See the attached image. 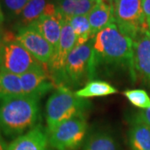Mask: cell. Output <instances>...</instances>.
Listing matches in <instances>:
<instances>
[{"mask_svg": "<svg viewBox=\"0 0 150 150\" xmlns=\"http://www.w3.org/2000/svg\"><path fill=\"white\" fill-rule=\"evenodd\" d=\"M95 75L128 72L136 79L134 65V41L118 29L115 23L103 28L93 38Z\"/></svg>", "mask_w": 150, "mask_h": 150, "instance_id": "cell-1", "label": "cell"}, {"mask_svg": "<svg viewBox=\"0 0 150 150\" xmlns=\"http://www.w3.org/2000/svg\"><path fill=\"white\" fill-rule=\"evenodd\" d=\"M40 98L31 95L12 97L0 103V129L8 137H18L36 126Z\"/></svg>", "mask_w": 150, "mask_h": 150, "instance_id": "cell-2", "label": "cell"}, {"mask_svg": "<svg viewBox=\"0 0 150 150\" xmlns=\"http://www.w3.org/2000/svg\"><path fill=\"white\" fill-rule=\"evenodd\" d=\"M88 103L78 97L66 86L60 85L48 98L46 104L47 131L50 132L59 124L83 114Z\"/></svg>", "mask_w": 150, "mask_h": 150, "instance_id": "cell-3", "label": "cell"}, {"mask_svg": "<svg viewBox=\"0 0 150 150\" xmlns=\"http://www.w3.org/2000/svg\"><path fill=\"white\" fill-rule=\"evenodd\" d=\"M93 44V38L72 50L65 63L61 85L71 89L93 80L96 75Z\"/></svg>", "mask_w": 150, "mask_h": 150, "instance_id": "cell-4", "label": "cell"}, {"mask_svg": "<svg viewBox=\"0 0 150 150\" xmlns=\"http://www.w3.org/2000/svg\"><path fill=\"white\" fill-rule=\"evenodd\" d=\"M40 64L11 33H6L0 47V70L23 74Z\"/></svg>", "mask_w": 150, "mask_h": 150, "instance_id": "cell-5", "label": "cell"}, {"mask_svg": "<svg viewBox=\"0 0 150 150\" xmlns=\"http://www.w3.org/2000/svg\"><path fill=\"white\" fill-rule=\"evenodd\" d=\"M113 15L118 29L133 40L149 30L142 0H113Z\"/></svg>", "mask_w": 150, "mask_h": 150, "instance_id": "cell-6", "label": "cell"}, {"mask_svg": "<svg viewBox=\"0 0 150 150\" xmlns=\"http://www.w3.org/2000/svg\"><path fill=\"white\" fill-rule=\"evenodd\" d=\"M87 129L84 114L69 119L48 132L50 146L55 150H77L85 139Z\"/></svg>", "mask_w": 150, "mask_h": 150, "instance_id": "cell-7", "label": "cell"}, {"mask_svg": "<svg viewBox=\"0 0 150 150\" xmlns=\"http://www.w3.org/2000/svg\"><path fill=\"white\" fill-rule=\"evenodd\" d=\"M77 45V37L69 22L64 18L63 28L59 44L54 50L52 59L48 64L50 77L54 83L61 85L62 76L68 56Z\"/></svg>", "mask_w": 150, "mask_h": 150, "instance_id": "cell-8", "label": "cell"}, {"mask_svg": "<svg viewBox=\"0 0 150 150\" xmlns=\"http://www.w3.org/2000/svg\"><path fill=\"white\" fill-rule=\"evenodd\" d=\"M15 37L40 64L48 66L54 54V48L39 33L30 26H27L19 28Z\"/></svg>", "mask_w": 150, "mask_h": 150, "instance_id": "cell-9", "label": "cell"}, {"mask_svg": "<svg viewBox=\"0 0 150 150\" xmlns=\"http://www.w3.org/2000/svg\"><path fill=\"white\" fill-rule=\"evenodd\" d=\"M43 67L45 66L43 64L38 65L20 75L22 88L24 95L41 98L54 88V83Z\"/></svg>", "mask_w": 150, "mask_h": 150, "instance_id": "cell-10", "label": "cell"}, {"mask_svg": "<svg viewBox=\"0 0 150 150\" xmlns=\"http://www.w3.org/2000/svg\"><path fill=\"white\" fill-rule=\"evenodd\" d=\"M134 65L136 77L150 84V32L140 33L134 40Z\"/></svg>", "mask_w": 150, "mask_h": 150, "instance_id": "cell-11", "label": "cell"}, {"mask_svg": "<svg viewBox=\"0 0 150 150\" xmlns=\"http://www.w3.org/2000/svg\"><path fill=\"white\" fill-rule=\"evenodd\" d=\"M49 147L47 129L37 124L27 133L17 137L8 145L7 150H49Z\"/></svg>", "mask_w": 150, "mask_h": 150, "instance_id": "cell-12", "label": "cell"}, {"mask_svg": "<svg viewBox=\"0 0 150 150\" xmlns=\"http://www.w3.org/2000/svg\"><path fill=\"white\" fill-rule=\"evenodd\" d=\"M64 18L59 11L54 15H42L28 26L39 33L55 50L61 36Z\"/></svg>", "mask_w": 150, "mask_h": 150, "instance_id": "cell-13", "label": "cell"}, {"mask_svg": "<svg viewBox=\"0 0 150 150\" xmlns=\"http://www.w3.org/2000/svg\"><path fill=\"white\" fill-rule=\"evenodd\" d=\"M92 33L95 37L98 33L108 25L114 23L113 0H97L94 8L88 14Z\"/></svg>", "mask_w": 150, "mask_h": 150, "instance_id": "cell-14", "label": "cell"}, {"mask_svg": "<svg viewBox=\"0 0 150 150\" xmlns=\"http://www.w3.org/2000/svg\"><path fill=\"white\" fill-rule=\"evenodd\" d=\"M131 150H150V127L136 114L129 133Z\"/></svg>", "mask_w": 150, "mask_h": 150, "instance_id": "cell-15", "label": "cell"}, {"mask_svg": "<svg viewBox=\"0 0 150 150\" xmlns=\"http://www.w3.org/2000/svg\"><path fill=\"white\" fill-rule=\"evenodd\" d=\"M97 0H59L58 10L64 18L88 15L96 4Z\"/></svg>", "mask_w": 150, "mask_h": 150, "instance_id": "cell-16", "label": "cell"}, {"mask_svg": "<svg viewBox=\"0 0 150 150\" xmlns=\"http://www.w3.org/2000/svg\"><path fill=\"white\" fill-rule=\"evenodd\" d=\"M23 94L20 76L0 70V100Z\"/></svg>", "mask_w": 150, "mask_h": 150, "instance_id": "cell-17", "label": "cell"}, {"mask_svg": "<svg viewBox=\"0 0 150 150\" xmlns=\"http://www.w3.org/2000/svg\"><path fill=\"white\" fill-rule=\"evenodd\" d=\"M118 90L108 82L102 80H92L86 83L82 88L75 92V94L82 98L105 97L117 93Z\"/></svg>", "mask_w": 150, "mask_h": 150, "instance_id": "cell-18", "label": "cell"}, {"mask_svg": "<svg viewBox=\"0 0 150 150\" xmlns=\"http://www.w3.org/2000/svg\"><path fill=\"white\" fill-rule=\"evenodd\" d=\"M82 150H118V145L110 134L98 132L86 140Z\"/></svg>", "mask_w": 150, "mask_h": 150, "instance_id": "cell-19", "label": "cell"}, {"mask_svg": "<svg viewBox=\"0 0 150 150\" xmlns=\"http://www.w3.org/2000/svg\"><path fill=\"white\" fill-rule=\"evenodd\" d=\"M69 22L70 25L77 37V45H81L88 42L94 36L92 33V28L89 23L88 15L74 16L64 18Z\"/></svg>", "mask_w": 150, "mask_h": 150, "instance_id": "cell-20", "label": "cell"}, {"mask_svg": "<svg viewBox=\"0 0 150 150\" xmlns=\"http://www.w3.org/2000/svg\"><path fill=\"white\" fill-rule=\"evenodd\" d=\"M48 4L47 0H31L18 16L20 28L27 27L42 16Z\"/></svg>", "mask_w": 150, "mask_h": 150, "instance_id": "cell-21", "label": "cell"}, {"mask_svg": "<svg viewBox=\"0 0 150 150\" xmlns=\"http://www.w3.org/2000/svg\"><path fill=\"white\" fill-rule=\"evenodd\" d=\"M123 95L135 107L142 109L150 108V97L144 89H129L123 92Z\"/></svg>", "mask_w": 150, "mask_h": 150, "instance_id": "cell-22", "label": "cell"}, {"mask_svg": "<svg viewBox=\"0 0 150 150\" xmlns=\"http://www.w3.org/2000/svg\"><path fill=\"white\" fill-rule=\"evenodd\" d=\"M5 11L11 17H18L31 0H2Z\"/></svg>", "mask_w": 150, "mask_h": 150, "instance_id": "cell-23", "label": "cell"}, {"mask_svg": "<svg viewBox=\"0 0 150 150\" xmlns=\"http://www.w3.org/2000/svg\"><path fill=\"white\" fill-rule=\"evenodd\" d=\"M146 124H148L150 127V108L147 109H143L137 114Z\"/></svg>", "mask_w": 150, "mask_h": 150, "instance_id": "cell-24", "label": "cell"}, {"mask_svg": "<svg viewBox=\"0 0 150 150\" xmlns=\"http://www.w3.org/2000/svg\"><path fill=\"white\" fill-rule=\"evenodd\" d=\"M142 8L146 18V22H150V0H142Z\"/></svg>", "mask_w": 150, "mask_h": 150, "instance_id": "cell-25", "label": "cell"}, {"mask_svg": "<svg viewBox=\"0 0 150 150\" xmlns=\"http://www.w3.org/2000/svg\"><path fill=\"white\" fill-rule=\"evenodd\" d=\"M1 129H0V150H7L8 149V145L6 144L5 141L4 139L2 134H1Z\"/></svg>", "mask_w": 150, "mask_h": 150, "instance_id": "cell-26", "label": "cell"}, {"mask_svg": "<svg viewBox=\"0 0 150 150\" xmlns=\"http://www.w3.org/2000/svg\"><path fill=\"white\" fill-rule=\"evenodd\" d=\"M4 18H5V17H4V11H3L2 4H1V3H0V26L4 23Z\"/></svg>", "mask_w": 150, "mask_h": 150, "instance_id": "cell-27", "label": "cell"}, {"mask_svg": "<svg viewBox=\"0 0 150 150\" xmlns=\"http://www.w3.org/2000/svg\"><path fill=\"white\" fill-rule=\"evenodd\" d=\"M4 33L2 32V30L0 28V47H1V44H2L3 40H4Z\"/></svg>", "mask_w": 150, "mask_h": 150, "instance_id": "cell-28", "label": "cell"}]
</instances>
